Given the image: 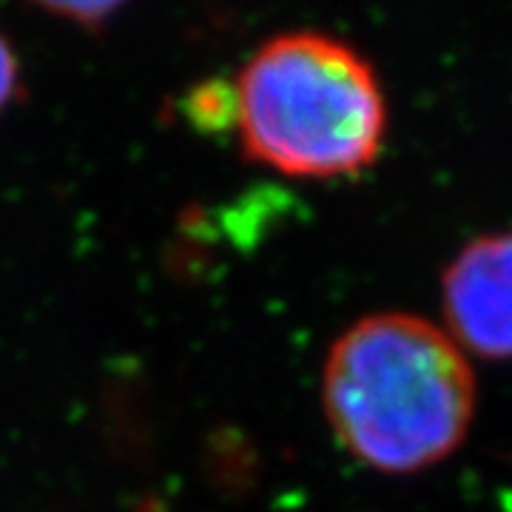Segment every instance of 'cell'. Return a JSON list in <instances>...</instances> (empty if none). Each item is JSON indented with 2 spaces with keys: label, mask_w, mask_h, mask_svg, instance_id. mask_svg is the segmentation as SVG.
<instances>
[{
  "label": "cell",
  "mask_w": 512,
  "mask_h": 512,
  "mask_svg": "<svg viewBox=\"0 0 512 512\" xmlns=\"http://www.w3.org/2000/svg\"><path fill=\"white\" fill-rule=\"evenodd\" d=\"M510 256V234H481L441 276L444 333L487 362H504L512 348Z\"/></svg>",
  "instance_id": "3957f363"
},
{
  "label": "cell",
  "mask_w": 512,
  "mask_h": 512,
  "mask_svg": "<svg viewBox=\"0 0 512 512\" xmlns=\"http://www.w3.org/2000/svg\"><path fill=\"white\" fill-rule=\"evenodd\" d=\"M43 12L55 15V18L69 20L86 29H97L120 9L117 3H40Z\"/></svg>",
  "instance_id": "277c9868"
},
{
  "label": "cell",
  "mask_w": 512,
  "mask_h": 512,
  "mask_svg": "<svg viewBox=\"0 0 512 512\" xmlns=\"http://www.w3.org/2000/svg\"><path fill=\"white\" fill-rule=\"evenodd\" d=\"M476 370L444 328L373 313L333 342L322 404L336 439L367 467L407 476L447 456L476 416Z\"/></svg>",
  "instance_id": "6da1fadb"
},
{
  "label": "cell",
  "mask_w": 512,
  "mask_h": 512,
  "mask_svg": "<svg viewBox=\"0 0 512 512\" xmlns=\"http://www.w3.org/2000/svg\"><path fill=\"white\" fill-rule=\"evenodd\" d=\"M20 94V60L9 37L0 32V111Z\"/></svg>",
  "instance_id": "5b68a950"
},
{
  "label": "cell",
  "mask_w": 512,
  "mask_h": 512,
  "mask_svg": "<svg viewBox=\"0 0 512 512\" xmlns=\"http://www.w3.org/2000/svg\"><path fill=\"white\" fill-rule=\"evenodd\" d=\"M234 106L245 157L291 177L356 174L379 157L387 131L373 66L325 32L259 43L237 74Z\"/></svg>",
  "instance_id": "7a4b0ae2"
}]
</instances>
